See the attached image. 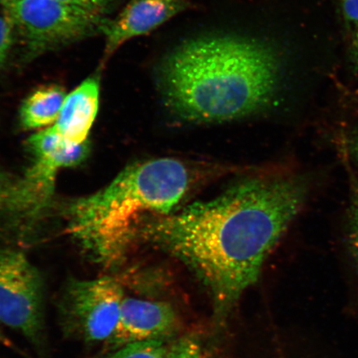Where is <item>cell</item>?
<instances>
[{
  "mask_svg": "<svg viewBox=\"0 0 358 358\" xmlns=\"http://www.w3.org/2000/svg\"><path fill=\"white\" fill-rule=\"evenodd\" d=\"M17 1V0H0V3H2V6L4 8L10 6H11V4H13V3H15Z\"/></svg>",
  "mask_w": 358,
  "mask_h": 358,
  "instance_id": "21",
  "label": "cell"
},
{
  "mask_svg": "<svg viewBox=\"0 0 358 358\" xmlns=\"http://www.w3.org/2000/svg\"><path fill=\"white\" fill-rule=\"evenodd\" d=\"M167 358H206L198 338L185 336L169 347Z\"/></svg>",
  "mask_w": 358,
  "mask_h": 358,
  "instance_id": "14",
  "label": "cell"
},
{
  "mask_svg": "<svg viewBox=\"0 0 358 358\" xmlns=\"http://www.w3.org/2000/svg\"><path fill=\"white\" fill-rule=\"evenodd\" d=\"M302 177L259 178L141 227L144 239L172 254L203 280L218 315L256 283L268 255L303 208Z\"/></svg>",
  "mask_w": 358,
  "mask_h": 358,
  "instance_id": "1",
  "label": "cell"
},
{
  "mask_svg": "<svg viewBox=\"0 0 358 358\" xmlns=\"http://www.w3.org/2000/svg\"><path fill=\"white\" fill-rule=\"evenodd\" d=\"M165 340H150L128 343L101 358H167Z\"/></svg>",
  "mask_w": 358,
  "mask_h": 358,
  "instance_id": "12",
  "label": "cell"
},
{
  "mask_svg": "<svg viewBox=\"0 0 358 358\" xmlns=\"http://www.w3.org/2000/svg\"><path fill=\"white\" fill-rule=\"evenodd\" d=\"M6 10L13 29L32 53L50 50L101 32L106 22L101 13L57 0H17Z\"/></svg>",
  "mask_w": 358,
  "mask_h": 358,
  "instance_id": "5",
  "label": "cell"
},
{
  "mask_svg": "<svg viewBox=\"0 0 358 358\" xmlns=\"http://www.w3.org/2000/svg\"><path fill=\"white\" fill-rule=\"evenodd\" d=\"M282 64L265 42L237 36L187 41L161 62L158 80L167 106L180 117L223 122L270 106L279 92Z\"/></svg>",
  "mask_w": 358,
  "mask_h": 358,
  "instance_id": "2",
  "label": "cell"
},
{
  "mask_svg": "<svg viewBox=\"0 0 358 358\" xmlns=\"http://www.w3.org/2000/svg\"><path fill=\"white\" fill-rule=\"evenodd\" d=\"M344 20L351 30L358 25V0H339Z\"/></svg>",
  "mask_w": 358,
  "mask_h": 358,
  "instance_id": "17",
  "label": "cell"
},
{
  "mask_svg": "<svg viewBox=\"0 0 358 358\" xmlns=\"http://www.w3.org/2000/svg\"><path fill=\"white\" fill-rule=\"evenodd\" d=\"M187 7L185 0H131L114 20L103 26L105 59L129 40L151 33Z\"/></svg>",
  "mask_w": 358,
  "mask_h": 358,
  "instance_id": "8",
  "label": "cell"
},
{
  "mask_svg": "<svg viewBox=\"0 0 358 358\" xmlns=\"http://www.w3.org/2000/svg\"><path fill=\"white\" fill-rule=\"evenodd\" d=\"M57 1L103 15L109 8L113 6L116 0H57Z\"/></svg>",
  "mask_w": 358,
  "mask_h": 358,
  "instance_id": "16",
  "label": "cell"
},
{
  "mask_svg": "<svg viewBox=\"0 0 358 358\" xmlns=\"http://www.w3.org/2000/svg\"><path fill=\"white\" fill-rule=\"evenodd\" d=\"M124 298L122 284L112 277L70 280L58 303L62 330L85 343H108L117 329Z\"/></svg>",
  "mask_w": 358,
  "mask_h": 358,
  "instance_id": "4",
  "label": "cell"
},
{
  "mask_svg": "<svg viewBox=\"0 0 358 358\" xmlns=\"http://www.w3.org/2000/svg\"><path fill=\"white\" fill-rule=\"evenodd\" d=\"M0 323L45 347L43 280L20 252H0Z\"/></svg>",
  "mask_w": 358,
  "mask_h": 358,
  "instance_id": "7",
  "label": "cell"
},
{
  "mask_svg": "<svg viewBox=\"0 0 358 358\" xmlns=\"http://www.w3.org/2000/svg\"><path fill=\"white\" fill-rule=\"evenodd\" d=\"M66 96L65 90L56 85L35 90L21 106L22 125L27 129H38L55 124Z\"/></svg>",
  "mask_w": 358,
  "mask_h": 358,
  "instance_id": "11",
  "label": "cell"
},
{
  "mask_svg": "<svg viewBox=\"0 0 358 358\" xmlns=\"http://www.w3.org/2000/svg\"><path fill=\"white\" fill-rule=\"evenodd\" d=\"M177 324L169 303L124 298L117 329L106 344L115 350L128 343L165 340L176 332Z\"/></svg>",
  "mask_w": 358,
  "mask_h": 358,
  "instance_id": "9",
  "label": "cell"
},
{
  "mask_svg": "<svg viewBox=\"0 0 358 358\" xmlns=\"http://www.w3.org/2000/svg\"><path fill=\"white\" fill-rule=\"evenodd\" d=\"M32 165L20 179L0 185V208L8 211L33 213L50 199L58 171L75 166L86 158V144H66L55 129L49 128L29 138Z\"/></svg>",
  "mask_w": 358,
  "mask_h": 358,
  "instance_id": "6",
  "label": "cell"
},
{
  "mask_svg": "<svg viewBox=\"0 0 358 358\" xmlns=\"http://www.w3.org/2000/svg\"><path fill=\"white\" fill-rule=\"evenodd\" d=\"M0 343H2L3 345L8 348H13V343L10 342V340L8 339L6 336L3 333L1 323H0Z\"/></svg>",
  "mask_w": 358,
  "mask_h": 358,
  "instance_id": "20",
  "label": "cell"
},
{
  "mask_svg": "<svg viewBox=\"0 0 358 358\" xmlns=\"http://www.w3.org/2000/svg\"><path fill=\"white\" fill-rule=\"evenodd\" d=\"M351 196L347 212L346 245L349 255L358 271V182L351 178Z\"/></svg>",
  "mask_w": 358,
  "mask_h": 358,
  "instance_id": "13",
  "label": "cell"
},
{
  "mask_svg": "<svg viewBox=\"0 0 358 358\" xmlns=\"http://www.w3.org/2000/svg\"><path fill=\"white\" fill-rule=\"evenodd\" d=\"M13 27L7 16H0V69L6 64L13 43Z\"/></svg>",
  "mask_w": 358,
  "mask_h": 358,
  "instance_id": "15",
  "label": "cell"
},
{
  "mask_svg": "<svg viewBox=\"0 0 358 358\" xmlns=\"http://www.w3.org/2000/svg\"><path fill=\"white\" fill-rule=\"evenodd\" d=\"M100 101V79L92 76L66 96L59 116L55 124V131L70 145L87 143L95 122Z\"/></svg>",
  "mask_w": 358,
  "mask_h": 358,
  "instance_id": "10",
  "label": "cell"
},
{
  "mask_svg": "<svg viewBox=\"0 0 358 358\" xmlns=\"http://www.w3.org/2000/svg\"><path fill=\"white\" fill-rule=\"evenodd\" d=\"M192 182L191 169L180 160L162 158L132 165L104 189L73 206L71 230L96 262L116 266L137 238L138 219L146 213H171Z\"/></svg>",
  "mask_w": 358,
  "mask_h": 358,
  "instance_id": "3",
  "label": "cell"
},
{
  "mask_svg": "<svg viewBox=\"0 0 358 358\" xmlns=\"http://www.w3.org/2000/svg\"><path fill=\"white\" fill-rule=\"evenodd\" d=\"M349 57L352 69L358 76V25L352 29L350 47H349Z\"/></svg>",
  "mask_w": 358,
  "mask_h": 358,
  "instance_id": "19",
  "label": "cell"
},
{
  "mask_svg": "<svg viewBox=\"0 0 358 358\" xmlns=\"http://www.w3.org/2000/svg\"><path fill=\"white\" fill-rule=\"evenodd\" d=\"M346 146L352 162L358 168V127L353 128L349 132L347 137Z\"/></svg>",
  "mask_w": 358,
  "mask_h": 358,
  "instance_id": "18",
  "label": "cell"
}]
</instances>
